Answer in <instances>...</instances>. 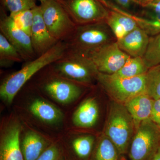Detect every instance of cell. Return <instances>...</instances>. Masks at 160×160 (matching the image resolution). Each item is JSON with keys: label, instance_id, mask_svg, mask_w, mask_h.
Instances as JSON below:
<instances>
[{"label": "cell", "instance_id": "836d02e7", "mask_svg": "<svg viewBox=\"0 0 160 160\" xmlns=\"http://www.w3.org/2000/svg\"><path fill=\"white\" fill-rule=\"evenodd\" d=\"M40 2V4H43V3H45L47 0H38Z\"/></svg>", "mask_w": 160, "mask_h": 160}, {"label": "cell", "instance_id": "cb8c5ba5", "mask_svg": "<svg viewBox=\"0 0 160 160\" xmlns=\"http://www.w3.org/2000/svg\"><path fill=\"white\" fill-rule=\"evenodd\" d=\"M143 60L148 69L160 64V32L150 37Z\"/></svg>", "mask_w": 160, "mask_h": 160}, {"label": "cell", "instance_id": "4dcf8cb0", "mask_svg": "<svg viewBox=\"0 0 160 160\" xmlns=\"http://www.w3.org/2000/svg\"><path fill=\"white\" fill-rule=\"evenodd\" d=\"M147 8L151 9L156 14H160V0H155Z\"/></svg>", "mask_w": 160, "mask_h": 160}, {"label": "cell", "instance_id": "ac0fdd59", "mask_svg": "<svg viewBox=\"0 0 160 160\" xmlns=\"http://www.w3.org/2000/svg\"><path fill=\"white\" fill-rule=\"evenodd\" d=\"M32 113L44 122L55 124L58 122L62 118L59 109L42 99H36L29 106Z\"/></svg>", "mask_w": 160, "mask_h": 160}, {"label": "cell", "instance_id": "9c48e42d", "mask_svg": "<svg viewBox=\"0 0 160 160\" xmlns=\"http://www.w3.org/2000/svg\"><path fill=\"white\" fill-rule=\"evenodd\" d=\"M99 72L112 74L123 66L131 57L120 49L117 41L94 49L86 55Z\"/></svg>", "mask_w": 160, "mask_h": 160}, {"label": "cell", "instance_id": "7402d4cb", "mask_svg": "<svg viewBox=\"0 0 160 160\" xmlns=\"http://www.w3.org/2000/svg\"><path fill=\"white\" fill-rule=\"evenodd\" d=\"M120 153L111 140L103 135L98 144L95 154V160H119Z\"/></svg>", "mask_w": 160, "mask_h": 160}, {"label": "cell", "instance_id": "8fae6325", "mask_svg": "<svg viewBox=\"0 0 160 160\" xmlns=\"http://www.w3.org/2000/svg\"><path fill=\"white\" fill-rule=\"evenodd\" d=\"M53 72L54 75L42 84L45 92L62 104L70 103L77 99L82 92L80 83L63 78L54 71Z\"/></svg>", "mask_w": 160, "mask_h": 160}, {"label": "cell", "instance_id": "d4e9b609", "mask_svg": "<svg viewBox=\"0 0 160 160\" xmlns=\"http://www.w3.org/2000/svg\"><path fill=\"white\" fill-rule=\"evenodd\" d=\"M37 0H1V7L9 14L33 9L37 6Z\"/></svg>", "mask_w": 160, "mask_h": 160}, {"label": "cell", "instance_id": "603a6c76", "mask_svg": "<svg viewBox=\"0 0 160 160\" xmlns=\"http://www.w3.org/2000/svg\"><path fill=\"white\" fill-rule=\"evenodd\" d=\"M146 92L153 100L160 98V64L149 68L146 72Z\"/></svg>", "mask_w": 160, "mask_h": 160}, {"label": "cell", "instance_id": "e0dca14e", "mask_svg": "<svg viewBox=\"0 0 160 160\" xmlns=\"http://www.w3.org/2000/svg\"><path fill=\"white\" fill-rule=\"evenodd\" d=\"M99 116V110L94 98H89L81 103L75 112L72 121L76 126L90 128L94 126Z\"/></svg>", "mask_w": 160, "mask_h": 160}, {"label": "cell", "instance_id": "277c9868", "mask_svg": "<svg viewBox=\"0 0 160 160\" xmlns=\"http://www.w3.org/2000/svg\"><path fill=\"white\" fill-rule=\"evenodd\" d=\"M53 71L66 79L82 84L97 81L99 72L86 56L68 51L62 58L51 64Z\"/></svg>", "mask_w": 160, "mask_h": 160}, {"label": "cell", "instance_id": "9a60e30c", "mask_svg": "<svg viewBox=\"0 0 160 160\" xmlns=\"http://www.w3.org/2000/svg\"><path fill=\"white\" fill-rule=\"evenodd\" d=\"M150 37L146 31L138 27L117 42L120 49L129 56L143 58Z\"/></svg>", "mask_w": 160, "mask_h": 160}, {"label": "cell", "instance_id": "d6986e66", "mask_svg": "<svg viewBox=\"0 0 160 160\" xmlns=\"http://www.w3.org/2000/svg\"><path fill=\"white\" fill-rule=\"evenodd\" d=\"M46 143L39 135L29 131L22 143V151L25 160H36L44 151Z\"/></svg>", "mask_w": 160, "mask_h": 160}, {"label": "cell", "instance_id": "5bb4252c", "mask_svg": "<svg viewBox=\"0 0 160 160\" xmlns=\"http://www.w3.org/2000/svg\"><path fill=\"white\" fill-rule=\"evenodd\" d=\"M21 126L16 122L7 125L1 135L0 160H24L20 146Z\"/></svg>", "mask_w": 160, "mask_h": 160}, {"label": "cell", "instance_id": "44dd1931", "mask_svg": "<svg viewBox=\"0 0 160 160\" xmlns=\"http://www.w3.org/2000/svg\"><path fill=\"white\" fill-rule=\"evenodd\" d=\"M148 69L143 58L130 57L122 67L112 75L119 78H132L146 74Z\"/></svg>", "mask_w": 160, "mask_h": 160}, {"label": "cell", "instance_id": "3957f363", "mask_svg": "<svg viewBox=\"0 0 160 160\" xmlns=\"http://www.w3.org/2000/svg\"><path fill=\"white\" fill-rule=\"evenodd\" d=\"M136 131L134 122L123 104L112 101L110 106L105 127V135L111 140L120 154L129 150Z\"/></svg>", "mask_w": 160, "mask_h": 160}, {"label": "cell", "instance_id": "ffe728a7", "mask_svg": "<svg viewBox=\"0 0 160 160\" xmlns=\"http://www.w3.org/2000/svg\"><path fill=\"white\" fill-rule=\"evenodd\" d=\"M22 58L17 49L0 32V66L2 68L22 62Z\"/></svg>", "mask_w": 160, "mask_h": 160}, {"label": "cell", "instance_id": "7c38bea8", "mask_svg": "<svg viewBox=\"0 0 160 160\" xmlns=\"http://www.w3.org/2000/svg\"><path fill=\"white\" fill-rule=\"evenodd\" d=\"M100 1L109 9L105 22L117 41L138 27L136 21L137 19V16L129 13L107 0Z\"/></svg>", "mask_w": 160, "mask_h": 160}, {"label": "cell", "instance_id": "6da1fadb", "mask_svg": "<svg viewBox=\"0 0 160 160\" xmlns=\"http://www.w3.org/2000/svg\"><path fill=\"white\" fill-rule=\"evenodd\" d=\"M67 44L60 41L44 54L27 62L22 69L9 75L0 86V95L3 101L10 104L16 95L34 75L62 58L67 52Z\"/></svg>", "mask_w": 160, "mask_h": 160}, {"label": "cell", "instance_id": "f546056e", "mask_svg": "<svg viewBox=\"0 0 160 160\" xmlns=\"http://www.w3.org/2000/svg\"><path fill=\"white\" fill-rule=\"evenodd\" d=\"M118 5L122 9H127L130 8L132 4L135 3L134 0H115Z\"/></svg>", "mask_w": 160, "mask_h": 160}, {"label": "cell", "instance_id": "4316f807", "mask_svg": "<svg viewBox=\"0 0 160 160\" xmlns=\"http://www.w3.org/2000/svg\"><path fill=\"white\" fill-rule=\"evenodd\" d=\"M18 26L30 36L33 22V9L9 14Z\"/></svg>", "mask_w": 160, "mask_h": 160}, {"label": "cell", "instance_id": "7a4b0ae2", "mask_svg": "<svg viewBox=\"0 0 160 160\" xmlns=\"http://www.w3.org/2000/svg\"><path fill=\"white\" fill-rule=\"evenodd\" d=\"M117 41L111 29L104 21L77 25L73 33L65 42L68 51L86 56L94 49Z\"/></svg>", "mask_w": 160, "mask_h": 160}, {"label": "cell", "instance_id": "8992f818", "mask_svg": "<svg viewBox=\"0 0 160 160\" xmlns=\"http://www.w3.org/2000/svg\"><path fill=\"white\" fill-rule=\"evenodd\" d=\"M40 6L43 20L50 34L58 42L66 41L77 25L57 1L47 0Z\"/></svg>", "mask_w": 160, "mask_h": 160}, {"label": "cell", "instance_id": "83f0119b", "mask_svg": "<svg viewBox=\"0 0 160 160\" xmlns=\"http://www.w3.org/2000/svg\"><path fill=\"white\" fill-rule=\"evenodd\" d=\"M59 152L56 146H50L43 152L36 160H58Z\"/></svg>", "mask_w": 160, "mask_h": 160}, {"label": "cell", "instance_id": "5b68a950", "mask_svg": "<svg viewBox=\"0 0 160 160\" xmlns=\"http://www.w3.org/2000/svg\"><path fill=\"white\" fill-rule=\"evenodd\" d=\"M146 74L122 78L99 72L97 81L113 101L124 105L132 98L146 92Z\"/></svg>", "mask_w": 160, "mask_h": 160}, {"label": "cell", "instance_id": "52a82bcc", "mask_svg": "<svg viewBox=\"0 0 160 160\" xmlns=\"http://www.w3.org/2000/svg\"><path fill=\"white\" fill-rule=\"evenodd\" d=\"M157 126L150 119L142 122L136 129L129 150L131 160H150L160 146Z\"/></svg>", "mask_w": 160, "mask_h": 160}, {"label": "cell", "instance_id": "2e32d148", "mask_svg": "<svg viewBox=\"0 0 160 160\" xmlns=\"http://www.w3.org/2000/svg\"><path fill=\"white\" fill-rule=\"evenodd\" d=\"M153 100L145 92L124 104L133 120L136 129L143 121L150 119Z\"/></svg>", "mask_w": 160, "mask_h": 160}, {"label": "cell", "instance_id": "ba28073f", "mask_svg": "<svg viewBox=\"0 0 160 160\" xmlns=\"http://www.w3.org/2000/svg\"><path fill=\"white\" fill-rule=\"evenodd\" d=\"M58 2L77 25L104 22L109 12L100 0H62Z\"/></svg>", "mask_w": 160, "mask_h": 160}, {"label": "cell", "instance_id": "4fadbf2b", "mask_svg": "<svg viewBox=\"0 0 160 160\" xmlns=\"http://www.w3.org/2000/svg\"><path fill=\"white\" fill-rule=\"evenodd\" d=\"M33 10L34 17L30 37L35 53L38 57L51 49L59 42L51 35L47 29L40 5L34 7Z\"/></svg>", "mask_w": 160, "mask_h": 160}, {"label": "cell", "instance_id": "1f68e13d", "mask_svg": "<svg viewBox=\"0 0 160 160\" xmlns=\"http://www.w3.org/2000/svg\"><path fill=\"white\" fill-rule=\"evenodd\" d=\"M135 4L142 7L147 8L148 6L155 0H134Z\"/></svg>", "mask_w": 160, "mask_h": 160}, {"label": "cell", "instance_id": "d6a6232c", "mask_svg": "<svg viewBox=\"0 0 160 160\" xmlns=\"http://www.w3.org/2000/svg\"><path fill=\"white\" fill-rule=\"evenodd\" d=\"M150 160H160V146Z\"/></svg>", "mask_w": 160, "mask_h": 160}, {"label": "cell", "instance_id": "e575fe53", "mask_svg": "<svg viewBox=\"0 0 160 160\" xmlns=\"http://www.w3.org/2000/svg\"><path fill=\"white\" fill-rule=\"evenodd\" d=\"M55 1H57V2H60V1H62V0H55Z\"/></svg>", "mask_w": 160, "mask_h": 160}, {"label": "cell", "instance_id": "f1b7e54d", "mask_svg": "<svg viewBox=\"0 0 160 160\" xmlns=\"http://www.w3.org/2000/svg\"><path fill=\"white\" fill-rule=\"evenodd\" d=\"M150 119L158 126H160V98L153 100Z\"/></svg>", "mask_w": 160, "mask_h": 160}, {"label": "cell", "instance_id": "484cf974", "mask_svg": "<svg viewBox=\"0 0 160 160\" xmlns=\"http://www.w3.org/2000/svg\"><path fill=\"white\" fill-rule=\"evenodd\" d=\"M94 141V138L91 136H83L77 138L72 143L75 152L79 157L87 158L91 153Z\"/></svg>", "mask_w": 160, "mask_h": 160}, {"label": "cell", "instance_id": "30bf717a", "mask_svg": "<svg viewBox=\"0 0 160 160\" xmlns=\"http://www.w3.org/2000/svg\"><path fill=\"white\" fill-rule=\"evenodd\" d=\"M0 15V32L17 49L23 60L28 62L37 58L30 36L20 29L2 7Z\"/></svg>", "mask_w": 160, "mask_h": 160}]
</instances>
